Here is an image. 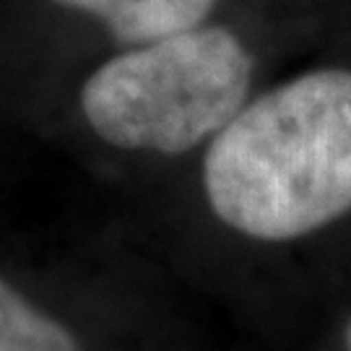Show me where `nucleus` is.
Here are the masks:
<instances>
[{
	"label": "nucleus",
	"mask_w": 351,
	"mask_h": 351,
	"mask_svg": "<svg viewBox=\"0 0 351 351\" xmlns=\"http://www.w3.org/2000/svg\"><path fill=\"white\" fill-rule=\"evenodd\" d=\"M211 213L255 242H291L351 213V68H313L250 97L206 146Z\"/></svg>",
	"instance_id": "1"
},
{
	"label": "nucleus",
	"mask_w": 351,
	"mask_h": 351,
	"mask_svg": "<svg viewBox=\"0 0 351 351\" xmlns=\"http://www.w3.org/2000/svg\"><path fill=\"white\" fill-rule=\"evenodd\" d=\"M255 55L234 29L201 24L123 50L78 91L88 130L107 146L159 156L198 149L250 99Z\"/></svg>",
	"instance_id": "2"
},
{
	"label": "nucleus",
	"mask_w": 351,
	"mask_h": 351,
	"mask_svg": "<svg viewBox=\"0 0 351 351\" xmlns=\"http://www.w3.org/2000/svg\"><path fill=\"white\" fill-rule=\"evenodd\" d=\"M99 21L120 45L169 37L211 19L219 0H50Z\"/></svg>",
	"instance_id": "3"
},
{
	"label": "nucleus",
	"mask_w": 351,
	"mask_h": 351,
	"mask_svg": "<svg viewBox=\"0 0 351 351\" xmlns=\"http://www.w3.org/2000/svg\"><path fill=\"white\" fill-rule=\"evenodd\" d=\"M0 351H84L71 328L0 276Z\"/></svg>",
	"instance_id": "4"
},
{
	"label": "nucleus",
	"mask_w": 351,
	"mask_h": 351,
	"mask_svg": "<svg viewBox=\"0 0 351 351\" xmlns=\"http://www.w3.org/2000/svg\"><path fill=\"white\" fill-rule=\"evenodd\" d=\"M346 351H351V320L349 326H346Z\"/></svg>",
	"instance_id": "5"
}]
</instances>
